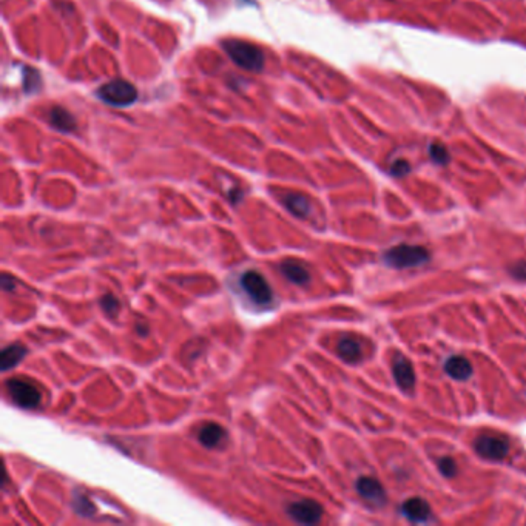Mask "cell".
I'll list each match as a JSON object with an SVG mask.
<instances>
[{
    "label": "cell",
    "mask_w": 526,
    "mask_h": 526,
    "mask_svg": "<svg viewBox=\"0 0 526 526\" xmlns=\"http://www.w3.org/2000/svg\"><path fill=\"white\" fill-rule=\"evenodd\" d=\"M383 259L392 269H414L429 263L431 253L421 245L400 244L383 253Z\"/></svg>",
    "instance_id": "6da1fadb"
},
{
    "label": "cell",
    "mask_w": 526,
    "mask_h": 526,
    "mask_svg": "<svg viewBox=\"0 0 526 526\" xmlns=\"http://www.w3.org/2000/svg\"><path fill=\"white\" fill-rule=\"evenodd\" d=\"M225 53L229 54L230 59L235 62L238 67L249 71H259L264 67V53L255 45L249 42L238 41V39H232V41H225L223 43Z\"/></svg>",
    "instance_id": "7a4b0ae2"
},
{
    "label": "cell",
    "mask_w": 526,
    "mask_h": 526,
    "mask_svg": "<svg viewBox=\"0 0 526 526\" xmlns=\"http://www.w3.org/2000/svg\"><path fill=\"white\" fill-rule=\"evenodd\" d=\"M239 284H241L244 294L250 298V301L258 304V306H269L274 301V290L265 281V278L258 274L256 270L244 272L241 279H239Z\"/></svg>",
    "instance_id": "3957f363"
},
{
    "label": "cell",
    "mask_w": 526,
    "mask_h": 526,
    "mask_svg": "<svg viewBox=\"0 0 526 526\" xmlns=\"http://www.w3.org/2000/svg\"><path fill=\"white\" fill-rule=\"evenodd\" d=\"M101 99L113 107H128L138 99V92L132 83L122 79H116L99 88Z\"/></svg>",
    "instance_id": "277c9868"
},
{
    "label": "cell",
    "mask_w": 526,
    "mask_h": 526,
    "mask_svg": "<svg viewBox=\"0 0 526 526\" xmlns=\"http://www.w3.org/2000/svg\"><path fill=\"white\" fill-rule=\"evenodd\" d=\"M6 391H8L14 405L23 409H34L41 405L42 394L36 385L28 380L12 378L6 381Z\"/></svg>",
    "instance_id": "5b68a950"
},
{
    "label": "cell",
    "mask_w": 526,
    "mask_h": 526,
    "mask_svg": "<svg viewBox=\"0 0 526 526\" xmlns=\"http://www.w3.org/2000/svg\"><path fill=\"white\" fill-rule=\"evenodd\" d=\"M474 449L480 457L492 462H500L509 452V441L497 435H480L474 443Z\"/></svg>",
    "instance_id": "8992f818"
},
{
    "label": "cell",
    "mask_w": 526,
    "mask_h": 526,
    "mask_svg": "<svg viewBox=\"0 0 526 526\" xmlns=\"http://www.w3.org/2000/svg\"><path fill=\"white\" fill-rule=\"evenodd\" d=\"M287 514L295 520L296 523L301 525H315L321 520L323 517V506L315 502V500L304 498L300 502H294L287 506Z\"/></svg>",
    "instance_id": "52a82bcc"
},
{
    "label": "cell",
    "mask_w": 526,
    "mask_h": 526,
    "mask_svg": "<svg viewBox=\"0 0 526 526\" xmlns=\"http://www.w3.org/2000/svg\"><path fill=\"white\" fill-rule=\"evenodd\" d=\"M355 488H356V492L360 494V497L365 500L367 505L375 506V508H380V506L386 503L387 500L386 491L378 480L374 477H360L358 480H356Z\"/></svg>",
    "instance_id": "ba28073f"
},
{
    "label": "cell",
    "mask_w": 526,
    "mask_h": 526,
    "mask_svg": "<svg viewBox=\"0 0 526 526\" xmlns=\"http://www.w3.org/2000/svg\"><path fill=\"white\" fill-rule=\"evenodd\" d=\"M401 516L412 523H426L431 518V506L421 497L407 498L400 508Z\"/></svg>",
    "instance_id": "9c48e42d"
},
{
    "label": "cell",
    "mask_w": 526,
    "mask_h": 526,
    "mask_svg": "<svg viewBox=\"0 0 526 526\" xmlns=\"http://www.w3.org/2000/svg\"><path fill=\"white\" fill-rule=\"evenodd\" d=\"M392 374L394 380L401 391L409 392L415 387V371L412 363L406 356H397L392 363Z\"/></svg>",
    "instance_id": "30bf717a"
},
{
    "label": "cell",
    "mask_w": 526,
    "mask_h": 526,
    "mask_svg": "<svg viewBox=\"0 0 526 526\" xmlns=\"http://www.w3.org/2000/svg\"><path fill=\"white\" fill-rule=\"evenodd\" d=\"M198 440L201 445L213 449V447L223 446V443L227 440V432L224 427L218 423H205L199 427Z\"/></svg>",
    "instance_id": "8fae6325"
},
{
    "label": "cell",
    "mask_w": 526,
    "mask_h": 526,
    "mask_svg": "<svg viewBox=\"0 0 526 526\" xmlns=\"http://www.w3.org/2000/svg\"><path fill=\"white\" fill-rule=\"evenodd\" d=\"M445 372L454 380L466 381V380L471 378L474 369H472V365L469 363V360L465 358V356L456 355V356H451V358L446 360Z\"/></svg>",
    "instance_id": "7c38bea8"
},
{
    "label": "cell",
    "mask_w": 526,
    "mask_h": 526,
    "mask_svg": "<svg viewBox=\"0 0 526 526\" xmlns=\"http://www.w3.org/2000/svg\"><path fill=\"white\" fill-rule=\"evenodd\" d=\"M336 352H338L340 358L344 363H349V365H356L363 358L361 344L354 338H349V336L340 340L338 346H336Z\"/></svg>",
    "instance_id": "4fadbf2b"
},
{
    "label": "cell",
    "mask_w": 526,
    "mask_h": 526,
    "mask_svg": "<svg viewBox=\"0 0 526 526\" xmlns=\"http://www.w3.org/2000/svg\"><path fill=\"white\" fill-rule=\"evenodd\" d=\"M281 274L296 285H304L310 281L309 270L295 259H285L281 264Z\"/></svg>",
    "instance_id": "5bb4252c"
},
{
    "label": "cell",
    "mask_w": 526,
    "mask_h": 526,
    "mask_svg": "<svg viewBox=\"0 0 526 526\" xmlns=\"http://www.w3.org/2000/svg\"><path fill=\"white\" fill-rule=\"evenodd\" d=\"M283 203L285 205V209H287L292 215H295L298 218H306L310 212L309 199L306 196H303V194H298V193L285 194Z\"/></svg>",
    "instance_id": "9a60e30c"
},
{
    "label": "cell",
    "mask_w": 526,
    "mask_h": 526,
    "mask_svg": "<svg viewBox=\"0 0 526 526\" xmlns=\"http://www.w3.org/2000/svg\"><path fill=\"white\" fill-rule=\"evenodd\" d=\"M27 355V349L22 344H11V346L5 347L2 350V356H0V365H2V371H10L23 360V356Z\"/></svg>",
    "instance_id": "2e32d148"
},
{
    "label": "cell",
    "mask_w": 526,
    "mask_h": 526,
    "mask_svg": "<svg viewBox=\"0 0 526 526\" xmlns=\"http://www.w3.org/2000/svg\"><path fill=\"white\" fill-rule=\"evenodd\" d=\"M50 121L51 124H53V127H56L57 130H61V132H73V130L76 128V121L73 116H71L67 110H63L61 107H56L50 112Z\"/></svg>",
    "instance_id": "e0dca14e"
},
{
    "label": "cell",
    "mask_w": 526,
    "mask_h": 526,
    "mask_svg": "<svg viewBox=\"0 0 526 526\" xmlns=\"http://www.w3.org/2000/svg\"><path fill=\"white\" fill-rule=\"evenodd\" d=\"M73 509L82 517H92L96 512V506L82 492H76L73 497Z\"/></svg>",
    "instance_id": "ac0fdd59"
},
{
    "label": "cell",
    "mask_w": 526,
    "mask_h": 526,
    "mask_svg": "<svg viewBox=\"0 0 526 526\" xmlns=\"http://www.w3.org/2000/svg\"><path fill=\"white\" fill-rule=\"evenodd\" d=\"M99 304H101L102 310L105 312V314H107L108 316H112V318H114L116 315H118V314H119V310H121V303H119V300H118V298H116L114 295H112V294L103 295V296L101 298Z\"/></svg>",
    "instance_id": "d6986e66"
},
{
    "label": "cell",
    "mask_w": 526,
    "mask_h": 526,
    "mask_svg": "<svg viewBox=\"0 0 526 526\" xmlns=\"http://www.w3.org/2000/svg\"><path fill=\"white\" fill-rule=\"evenodd\" d=\"M438 471L441 472V476H445L446 478L456 477V474H457L456 460L451 458V457H441L438 460Z\"/></svg>",
    "instance_id": "ffe728a7"
},
{
    "label": "cell",
    "mask_w": 526,
    "mask_h": 526,
    "mask_svg": "<svg viewBox=\"0 0 526 526\" xmlns=\"http://www.w3.org/2000/svg\"><path fill=\"white\" fill-rule=\"evenodd\" d=\"M429 154H431V158L435 164L445 165V164H447V161H449V153H447L446 147L438 144V142L437 144H432L429 147Z\"/></svg>",
    "instance_id": "44dd1931"
},
{
    "label": "cell",
    "mask_w": 526,
    "mask_h": 526,
    "mask_svg": "<svg viewBox=\"0 0 526 526\" xmlns=\"http://www.w3.org/2000/svg\"><path fill=\"white\" fill-rule=\"evenodd\" d=\"M509 274L516 279H520V281H523V279H526V261H517V263L512 264L511 269H509Z\"/></svg>",
    "instance_id": "7402d4cb"
},
{
    "label": "cell",
    "mask_w": 526,
    "mask_h": 526,
    "mask_svg": "<svg viewBox=\"0 0 526 526\" xmlns=\"http://www.w3.org/2000/svg\"><path fill=\"white\" fill-rule=\"evenodd\" d=\"M391 172L394 176H406V174L411 172V165H409L406 161H397L391 167Z\"/></svg>",
    "instance_id": "603a6c76"
},
{
    "label": "cell",
    "mask_w": 526,
    "mask_h": 526,
    "mask_svg": "<svg viewBox=\"0 0 526 526\" xmlns=\"http://www.w3.org/2000/svg\"><path fill=\"white\" fill-rule=\"evenodd\" d=\"M2 287H3L5 292H11L12 289H14V281H12V279L8 275H3Z\"/></svg>",
    "instance_id": "cb8c5ba5"
},
{
    "label": "cell",
    "mask_w": 526,
    "mask_h": 526,
    "mask_svg": "<svg viewBox=\"0 0 526 526\" xmlns=\"http://www.w3.org/2000/svg\"><path fill=\"white\" fill-rule=\"evenodd\" d=\"M148 327L147 326H139L138 327V332H141V335H147L148 334V330H147Z\"/></svg>",
    "instance_id": "d4e9b609"
}]
</instances>
